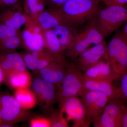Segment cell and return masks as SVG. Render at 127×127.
I'll return each mask as SVG.
<instances>
[{"label": "cell", "mask_w": 127, "mask_h": 127, "mask_svg": "<svg viewBox=\"0 0 127 127\" xmlns=\"http://www.w3.org/2000/svg\"><path fill=\"white\" fill-rule=\"evenodd\" d=\"M85 27L73 37L65 52L66 57L74 60L92 44L97 45L104 41L105 36L100 29L95 16L88 20Z\"/></svg>", "instance_id": "obj_1"}, {"label": "cell", "mask_w": 127, "mask_h": 127, "mask_svg": "<svg viewBox=\"0 0 127 127\" xmlns=\"http://www.w3.org/2000/svg\"><path fill=\"white\" fill-rule=\"evenodd\" d=\"M101 1L103 0H71L59 8L68 24L73 26L95 16L100 10Z\"/></svg>", "instance_id": "obj_2"}, {"label": "cell", "mask_w": 127, "mask_h": 127, "mask_svg": "<svg viewBox=\"0 0 127 127\" xmlns=\"http://www.w3.org/2000/svg\"><path fill=\"white\" fill-rule=\"evenodd\" d=\"M83 73L72 63H67L65 75L57 89L58 106L67 98L81 95L84 89Z\"/></svg>", "instance_id": "obj_3"}, {"label": "cell", "mask_w": 127, "mask_h": 127, "mask_svg": "<svg viewBox=\"0 0 127 127\" xmlns=\"http://www.w3.org/2000/svg\"><path fill=\"white\" fill-rule=\"evenodd\" d=\"M29 109L21 106L13 96L6 93L0 92V118L2 123L12 126L17 123L32 118Z\"/></svg>", "instance_id": "obj_4"}, {"label": "cell", "mask_w": 127, "mask_h": 127, "mask_svg": "<svg viewBox=\"0 0 127 127\" xmlns=\"http://www.w3.org/2000/svg\"><path fill=\"white\" fill-rule=\"evenodd\" d=\"M107 6L100 9L95 16L105 37L117 30L127 19V5Z\"/></svg>", "instance_id": "obj_5"}, {"label": "cell", "mask_w": 127, "mask_h": 127, "mask_svg": "<svg viewBox=\"0 0 127 127\" xmlns=\"http://www.w3.org/2000/svg\"><path fill=\"white\" fill-rule=\"evenodd\" d=\"M114 72L121 76L127 69V38L120 31L116 33L107 45V57Z\"/></svg>", "instance_id": "obj_6"}, {"label": "cell", "mask_w": 127, "mask_h": 127, "mask_svg": "<svg viewBox=\"0 0 127 127\" xmlns=\"http://www.w3.org/2000/svg\"><path fill=\"white\" fill-rule=\"evenodd\" d=\"M31 87L42 111L49 115L54 111L53 107L57 103V87L37 76L32 79Z\"/></svg>", "instance_id": "obj_7"}, {"label": "cell", "mask_w": 127, "mask_h": 127, "mask_svg": "<svg viewBox=\"0 0 127 127\" xmlns=\"http://www.w3.org/2000/svg\"><path fill=\"white\" fill-rule=\"evenodd\" d=\"M79 96L86 107V121L88 127H90L110 100L106 95L102 93L86 89H84Z\"/></svg>", "instance_id": "obj_8"}, {"label": "cell", "mask_w": 127, "mask_h": 127, "mask_svg": "<svg viewBox=\"0 0 127 127\" xmlns=\"http://www.w3.org/2000/svg\"><path fill=\"white\" fill-rule=\"evenodd\" d=\"M68 122L72 121L73 127H88L86 121V107L80 96L69 98L58 106Z\"/></svg>", "instance_id": "obj_9"}, {"label": "cell", "mask_w": 127, "mask_h": 127, "mask_svg": "<svg viewBox=\"0 0 127 127\" xmlns=\"http://www.w3.org/2000/svg\"><path fill=\"white\" fill-rule=\"evenodd\" d=\"M107 45L103 41L82 53L72 63L83 72L97 64L103 58L106 60Z\"/></svg>", "instance_id": "obj_10"}, {"label": "cell", "mask_w": 127, "mask_h": 127, "mask_svg": "<svg viewBox=\"0 0 127 127\" xmlns=\"http://www.w3.org/2000/svg\"><path fill=\"white\" fill-rule=\"evenodd\" d=\"M122 119L120 103L118 100L113 99L108 103L92 124L94 127H122Z\"/></svg>", "instance_id": "obj_11"}, {"label": "cell", "mask_w": 127, "mask_h": 127, "mask_svg": "<svg viewBox=\"0 0 127 127\" xmlns=\"http://www.w3.org/2000/svg\"><path fill=\"white\" fill-rule=\"evenodd\" d=\"M33 20L43 31L52 29L59 25L68 24L61 9L54 7L45 9Z\"/></svg>", "instance_id": "obj_12"}, {"label": "cell", "mask_w": 127, "mask_h": 127, "mask_svg": "<svg viewBox=\"0 0 127 127\" xmlns=\"http://www.w3.org/2000/svg\"><path fill=\"white\" fill-rule=\"evenodd\" d=\"M83 77L89 79L105 80L113 82L119 81L121 76L114 72L109 62L101 60L97 64L83 73Z\"/></svg>", "instance_id": "obj_13"}, {"label": "cell", "mask_w": 127, "mask_h": 127, "mask_svg": "<svg viewBox=\"0 0 127 127\" xmlns=\"http://www.w3.org/2000/svg\"><path fill=\"white\" fill-rule=\"evenodd\" d=\"M28 16L19 4L2 9L0 12V22L17 30L25 25Z\"/></svg>", "instance_id": "obj_14"}, {"label": "cell", "mask_w": 127, "mask_h": 127, "mask_svg": "<svg viewBox=\"0 0 127 127\" xmlns=\"http://www.w3.org/2000/svg\"><path fill=\"white\" fill-rule=\"evenodd\" d=\"M66 72V66L55 61L39 71L36 76L56 85L57 89L61 86Z\"/></svg>", "instance_id": "obj_15"}, {"label": "cell", "mask_w": 127, "mask_h": 127, "mask_svg": "<svg viewBox=\"0 0 127 127\" xmlns=\"http://www.w3.org/2000/svg\"><path fill=\"white\" fill-rule=\"evenodd\" d=\"M0 63L4 73V79L15 72L27 70L20 53L15 51L0 56Z\"/></svg>", "instance_id": "obj_16"}, {"label": "cell", "mask_w": 127, "mask_h": 127, "mask_svg": "<svg viewBox=\"0 0 127 127\" xmlns=\"http://www.w3.org/2000/svg\"><path fill=\"white\" fill-rule=\"evenodd\" d=\"M43 35L45 49L55 58L56 61L66 66L67 62L65 53L62 51L59 41L52 29L43 31Z\"/></svg>", "instance_id": "obj_17"}, {"label": "cell", "mask_w": 127, "mask_h": 127, "mask_svg": "<svg viewBox=\"0 0 127 127\" xmlns=\"http://www.w3.org/2000/svg\"><path fill=\"white\" fill-rule=\"evenodd\" d=\"M83 81L84 89L102 93L106 95L110 101L116 98L117 87L114 86L113 82L89 79L83 76Z\"/></svg>", "instance_id": "obj_18"}, {"label": "cell", "mask_w": 127, "mask_h": 127, "mask_svg": "<svg viewBox=\"0 0 127 127\" xmlns=\"http://www.w3.org/2000/svg\"><path fill=\"white\" fill-rule=\"evenodd\" d=\"M21 36L22 47L27 50L38 51L45 49L43 34H37L25 28L21 33Z\"/></svg>", "instance_id": "obj_19"}, {"label": "cell", "mask_w": 127, "mask_h": 127, "mask_svg": "<svg viewBox=\"0 0 127 127\" xmlns=\"http://www.w3.org/2000/svg\"><path fill=\"white\" fill-rule=\"evenodd\" d=\"M32 78L27 70L16 71L11 73L4 79V82L11 88L16 89L30 88Z\"/></svg>", "instance_id": "obj_20"}, {"label": "cell", "mask_w": 127, "mask_h": 127, "mask_svg": "<svg viewBox=\"0 0 127 127\" xmlns=\"http://www.w3.org/2000/svg\"><path fill=\"white\" fill-rule=\"evenodd\" d=\"M73 27L72 25L67 24L57 26L52 29L59 41L62 51L65 53L76 34Z\"/></svg>", "instance_id": "obj_21"}, {"label": "cell", "mask_w": 127, "mask_h": 127, "mask_svg": "<svg viewBox=\"0 0 127 127\" xmlns=\"http://www.w3.org/2000/svg\"><path fill=\"white\" fill-rule=\"evenodd\" d=\"M14 97L21 106L25 109H32L38 104L35 94L30 88L15 90Z\"/></svg>", "instance_id": "obj_22"}, {"label": "cell", "mask_w": 127, "mask_h": 127, "mask_svg": "<svg viewBox=\"0 0 127 127\" xmlns=\"http://www.w3.org/2000/svg\"><path fill=\"white\" fill-rule=\"evenodd\" d=\"M46 0H25L23 10L27 16L34 19L45 10Z\"/></svg>", "instance_id": "obj_23"}, {"label": "cell", "mask_w": 127, "mask_h": 127, "mask_svg": "<svg viewBox=\"0 0 127 127\" xmlns=\"http://www.w3.org/2000/svg\"><path fill=\"white\" fill-rule=\"evenodd\" d=\"M46 51V49L38 51H30L26 50L20 53L27 68L34 73L39 60L44 55Z\"/></svg>", "instance_id": "obj_24"}, {"label": "cell", "mask_w": 127, "mask_h": 127, "mask_svg": "<svg viewBox=\"0 0 127 127\" xmlns=\"http://www.w3.org/2000/svg\"><path fill=\"white\" fill-rule=\"evenodd\" d=\"M22 47L21 34L0 40V56L15 51Z\"/></svg>", "instance_id": "obj_25"}, {"label": "cell", "mask_w": 127, "mask_h": 127, "mask_svg": "<svg viewBox=\"0 0 127 127\" xmlns=\"http://www.w3.org/2000/svg\"><path fill=\"white\" fill-rule=\"evenodd\" d=\"M49 119L51 123V127H69L68 122L64 117L63 113L59 108L54 110L49 114Z\"/></svg>", "instance_id": "obj_26"}, {"label": "cell", "mask_w": 127, "mask_h": 127, "mask_svg": "<svg viewBox=\"0 0 127 127\" xmlns=\"http://www.w3.org/2000/svg\"><path fill=\"white\" fill-rule=\"evenodd\" d=\"M119 86L117 87V95L115 99L127 103V69L121 76Z\"/></svg>", "instance_id": "obj_27"}, {"label": "cell", "mask_w": 127, "mask_h": 127, "mask_svg": "<svg viewBox=\"0 0 127 127\" xmlns=\"http://www.w3.org/2000/svg\"><path fill=\"white\" fill-rule=\"evenodd\" d=\"M21 32L0 22V40L20 35Z\"/></svg>", "instance_id": "obj_28"}, {"label": "cell", "mask_w": 127, "mask_h": 127, "mask_svg": "<svg viewBox=\"0 0 127 127\" xmlns=\"http://www.w3.org/2000/svg\"><path fill=\"white\" fill-rule=\"evenodd\" d=\"M55 61L56 60L55 58L50 54L47 50H46L45 54L39 60L37 63L36 69L34 73V74L36 75L39 71Z\"/></svg>", "instance_id": "obj_29"}, {"label": "cell", "mask_w": 127, "mask_h": 127, "mask_svg": "<svg viewBox=\"0 0 127 127\" xmlns=\"http://www.w3.org/2000/svg\"><path fill=\"white\" fill-rule=\"evenodd\" d=\"M30 120L31 127H51V123L48 118L37 117Z\"/></svg>", "instance_id": "obj_30"}, {"label": "cell", "mask_w": 127, "mask_h": 127, "mask_svg": "<svg viewBox=\"0 0 127 127\" xmlns=\"http://www.w3.org/2000/svg\"><path fill=\"white\" fill-rule=\"evenodd\" d=\"M118 100L122 110V127H127V103Z\"/></svg>", "instance_id": "obj_31"}, {"label": "cell", "mask_w": 127, "mask_h": 127, "mask_svg": "<svg viewBox=\"0 0 127 127\" xmlns=\"http://www.w3.org/2000/svg\"><path fill=\"white\" fill-rule=\"evenodd\" d=\"M20 0H0V8L4 9L13 6L17 4Z\"/></svg>", "instance_id": "obj_32"}, {"label": "cell", "mask_w": 127, "mask_h": 127, "mask_svg": "<svg viewBox=\"0 0 127 127\" xmlns=\"http://www.w3.org/2000/svg\"><path fill=\"white\" fill-rule=\"evenodd\" d=\"M71 0H46L54 8H60L67 2Z\"/></svg>", "instance_id": "obj_33"}, {"label": "cell", "mask_w": 127, "mask_h": 127, "mask_svg": "<svg viewBox=\"0 0 127 127\" xmlns=\"http://www.w3.org/2000/svg\"><path fill=\"white\" fill-rule=\"evenodd\" d=\"M107 6L110 5H127V0H103Z\"/></svg>", "instance_id": "obj_34"}, {"label": "cell", "mask_w": 127, "mask_h": 127, "mask_svg": "<svg viewBox=\"0 0 127 127\" xmlns=\"http://www.w3.org/2000/svg\"><path fill=\"white\" fill-rule=\"evenodd\" d=\"M4 73H3V70H2L0 63V87L2 84V82H4Z\"/></svg>", "instance_id": "obj_35"}, {"label": "cell", "mask_w": 127, "mask_h": 127, "mask_svg": "<svg viewBox=\"0 0 127 127\" xmlns=\"http://www.w3.org/2000/svg\"><path fill=\"white\" fill-rule=\"evenodd\" d=\"M125 25L123 30L120 31L123 35L127 38V19L125 22Z\"/></svg>", "instance_id": "obj_36"}, {"label": "cell", "mask_w": 127, "mask_h": 127, "mask_svg": "<svg viewBox=\"0 0 127 127\" xmlns=\"http://www.w3.org/2000/svg\"><path fill=\"white\" fill-rule=\"evenodd\" d=\"M1 123H2V122H1V119L0 118V126L1 125Z\"/></svg>", "instance_id": "obj_37"}, {"label": "cell", "mask_w": 127, "mask_h": 127, "mask_svg": "<svg viewBox=\"0 0 127 127\" xmlns=\"http://www.w3.org/2000/svg\"></svg>", "instance_id": "obj_38"}]
</instances>
